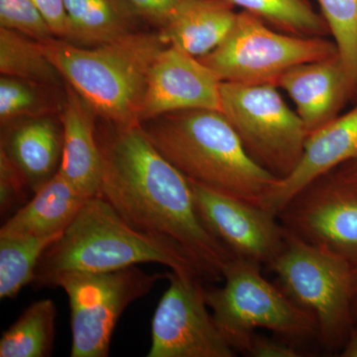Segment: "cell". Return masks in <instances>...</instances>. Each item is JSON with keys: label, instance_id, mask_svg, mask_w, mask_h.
Segmentation results:
<instances>
[{"label": "cell", "instance_id": "19", "mask_svg": "<svg viewBox=\"0 0 357 357\" xmlns=\"http://www.w3.org/2000/svg\"><path fill=\"white\" fill-rule=\"evenodd\" d=\"M86 199L58 172L2 225L0 237L62 236Z\"/></svg>", "mask_w": 357, "mask_h": 357}, {"label": "cell", "instance_id": "22", "mask_svg": "<svg viewBox=\"0 0 357 357\" xmlns=\"http://www.w3.org/2000/svg\"><path fill=\"white\" fill-rule=\"evenodd\" d=\"M67 100L66 86L37 83L18 77H0V124L24 117L60 115Z\"/></svg>", "mask_w": 357, "mask_h": 357}, {"label": "cell", "instance_id": "18", "mask_svg": "<svg viewBox=\"0 0 357 357\" xmlns=\"http://www.w3.org/2000/svg\"><path fill=\"white\" fill-rule=\"evenodd\" d=\"M234 8L230 0H189L158 31L168 46L202 58L231 31L238 14Z\"/></svg>", "mask_w": 357, "mask_h": 357}, {"label": "cell", "instance_id": "6", "mask_svg": "<svg viewBox=\"0 0 357 357\" xmlns=\"http://www.w3.org/2000/svg\"><path fill=\"white\" fill-rule=\"evenodd\" d=\"M222 287H204V299L223 337L234 351L245 352L256 330L286 340L318 337L311 314L262 276L259 265L234 258L223 272Z\"/></svg>", "mask_w": 357, "mask_h": 357}, {"label": "cell", "instance_id": "23", "mask_svg": "<svg viewBox=\"0 0 357 357\" xmlns=\"http://www.w3.org/2000/svg\"><path fill=\"white\" fill-rule=\"evenodd\" d=\"M0 74L52 86H66L62 73L47 58L38 42L0 27Z\"/></svg>", "mask_w": 357, "mask_h": 357}, {"label": "cell", "instance_id": "17", "mask_svg": "<svg viewBox=\"0 0 357 357\" xmlns=\"http://www.w3.org/2000/svg\"><path fill=\"white\" fill-rule=\"evenodd\" d=\"M66 100L60 119L64 131L59 173L86 198L98 196L102 182V157L96 140L98 116L66 82Z\"/></svg>", "mask_w": 357, "mask_h": 357}, {"label": "cell", "instance_id": "30", "mask_svg": "<svg viewBox=\"0 0 357 357\" xmlns=\"http://www.w3.org/2000/svg\"><path fill=\"white\" fill-rule=\"evenodd\" d=\"M50 26L54 36L67 39L69 34V17L64 0H33Z\"/></svg>", "mask_w": 357, "mask_h": 357}, {"label": "cell", "instance_id": "26", "mask_svg": "<svg viewBox=\"0 0 357 357\" xmlns=\"http://www.w3.org/2000/svg\"><path fill=\"white\" fill-rule=\"evenodd\" d=\"M357 95V0H317Z\"/></svg>", "mask_w": 357, "mask_h": 357}, {"label": "cell", "instance_id": "21", "mask_svg": "<svg viewBox=\"0 0 357 357\" xmlns=\"http://www.w3.org/2000/svg\"><path fill=\"white\" fill-rule=\"evenodd\" d=\"M57 314L51 299L33 303L2 335L0 357L50 356Z\"/></svg>", "mask_w": 357, "mask_h": 357}, {"label": "cell", "instance_id": "8", "mask_svg": "<svg viewBox=\"0 0 357 357\" xmlns=\"http://www.w3.org/2000/svg\"><path fill=\"white\" fill-rule=\"evenodd\" d=\"M272 84H220V112L251 158L278 178L299 163L307 133Z\"/></svg>", "mask_w": 357, "mask_h": 357}, {"label": "cell", "instance_id": "11", "mask_svg": "<svg viewBox=\"0 0 357 357\" xmlns=\"http://www.w3.org/2000/svg\"><path fill=\"white\" fill-rule=\"evenodd\" d=\"M277 218L290 234L357 266V190L333 172L298 192Z\"/></svg>", "mask_w": 357, "mask_h": 357}, {"label": "cell", "instance_id": "28", "mask_svg": "<svg viewBox=\"0 0 357 357\" xmlns=\"http://www.w3.org/2000/svg\"><path fill=\"white\" fill-rule=\"evenodd\" d=\"M26 190H29V187L22 174L0 152V211L2 215L23 202Z\"/></svg>", "mask_w": 357, "mask_h": 357}, {"label": "cell", "instance_id": "34", "mask_svg": "<svg viewBox=\"0 0 357 357\" xmlns=\"http://www.w3.org/2000/svg\"><path fill=\"white\" fill-rule=\"evenodd\" d=\"M354 319H356V324H357V266H356V292H354Z\"/></svg>", "mask_w": 357, "mask_h": 357}, {"label": "cell", "instance_id": "20", "mask_svg": "<svg viewBox=\"0 0 357 357\" xmlns=\"http://www.w3.org/2000/svg\"><path fill=\"white\" fill-rule=\"evenodd\" d=\"M64 3L69 17L66 41L77 47L93 48L150 28L126 0H64Z\"/></svg>", "mask_w": 357, "mask_h": 357}, {"label": "cell", "instance_id": "24", "mask_svg": "<svg viewBox=\"0 0 357 357\" xmlns=\"http://www.w3.org/2000/svg\"><path fill=\"white\" fill-rule=\"evenodd\" d=\"M236 6L278 31L302 37H325L330 33L321 13L310 0H230Z\"/></svg>", "mask_w": 357, "mask_h": 357}, {"label": "cell", "instance_id": "27", "mask_svg": "<svg viewBox=\"0 0 357 357\" xmlns=\"http://www.w3.org/2000/svg\"><path fill=\"white\" fill-rule=\"evenodd\" d=\"M0 27L20 32L37 42L55 37L33 0H0Z\"/></svg>", "mask_w": 357, "mask_h": 357}, {"label": "cell", "instance_id": "16", "mask_svg": "<svg viewBox=\"0 0 357 357\" xmlns=\"http://www.w3.org/2000/svg\"><path fill=\"white\" fill-rule=\"evenodd\" d=\"M64 131L60 115L24 117L1 126L2 152L34 194L59 172Z\"/></svg>", "mask_w": 357, "mask_h": 357}, {"label": "cell", "instance_id": "9", "mask_svg": "<svg viewBox=\"0 0 357 357\" xmlns=\"http://www.w3.org/2000/svg\"><path fill=\"white\" fill-rule=\"evenodd\" d=\"M168 273L136 266L107 272H68L51 287L67 294L70 309V357H107L115 326L129 305L147 295Z\"/></svg>", "mask_w": 357, "mask_h": 357}, {"label": "cell", "instance_id": "3", "mask_svg": "<svg viewBox=\"0 0 357 357\" xmlns=\"http://www.w3.org/2000/svg\"><path fill=\"white\" fill-rule=\"evenodd\" d=\"M142 263H158L183 276L201 278L178 245L131 227L107 201L96 196L86 199L62 236L46 249L32 284L51 287L68 272L114 271Z\"/></svg>", "mask_w": 357, "mask_h": 357}, {"label": "cell", "instance_id": "5", "mask_svg": "<svg viewBox=\"0 0 357 357\" xmlns=\"http://www.w3.org/2000/svg\"><path fill=\"white\" fill-rule=\"evenodd\" d=\"M270 267L283 292L316 321L321 344H345L356 321V265L286 230L285 246Z\"/></svg>", "mask_w": 357, "mask_h": 357}, {"label": "cell", "instance_id": "12", "mask_svg": "<svg viewBox=\"0 0 357 357\" xmlns=\"http://www.w3.org/2000/svg\"><path fill=\"white\" fill-rule=\"evenodd\" d=\"M202 220L236 259L271 265L285 246L286 230L276 215L241 199L190 182Z\"/></svg>", "mask_w": 357, "mask_h": 357}, {"label": "cell", "instance_id": "25", "mask_svg": "<svg viewBox=\"0 0 357 357\" xmlns=\"http://www.w3.org/2000/svg\"><path fill=\"white\" fill-rule=\"evenodd\" d=\"M60 236L0 237V299H13L33 283L42 255Z\"/></svg>", "mask_w": 357, "mask_h": 357}, {"label": "cell", "instance_id": "14", "mask_svg": "<svg viewBox=\"0 0 357 357\" xmlns=\"http://www.w3.org/2000/svg\"><path fill=\"white\" fill-rule=\"evenodd\" d=\"M357 160V105L307 135L299 163L287 177L278 178L264 210L278 217L298 192L338 167Z\"/></svg>", "mask_w": 357, "mask_h": 357}, {"label": "cell", "instance_id": "29", "mask_svg": "<svg viewBox=\"0 0 357 357\" xmlns=\"http://www.w3.org/2000/svg\"><path fill=\"white\" fill-rule=\"evenodd\" d=\"M152 29L159 30L189 0H126Z\"/></svg>", "mask_w": 357, "mask_h": 357}, {"label": "cell", "instance_id": "32", "mask_svg": "<svg viewBox=\"0 0 357 357\" xmlns=\"http://www.w3.org/2000/svg\"><path fill=\"white\" fill-rule=\"evenodd\" d=\"M333 173L347 185L357 190V160L338 167Z\"/></svg>", "mask_w": 357, "mask_h": 357}, {"label": "cell", "instance_id": "15", "mask_svg": "<svg viewBox=\"0 0 357 357\" xmlns=\"http://www.w3.org/2000/svg\"><path fill=\"white\" fill-rule=\"evenodd\" d=\"M277 88L292 98L309 134L337 119L345 102L356 96L338 54L294 66L282 75Z\"/></svg>", "mask_w": 357, "mask_h": 357}, {"label": "cell", "instance_id": "7", "mask_svg": "<svg viewBox=\"0 0 357 357\" xmlns=\"http://www.w3.org/2000/svg\"><path fill=\"white\" fill-rule=\"evenodd\" d=\"M337 54L335 42L278 31L243 10L237 14L236 24L222 43L198 59L220 82L277 86L282 75L294 66Z\"/></svg>", "mask_w": 357, "mask_h": 357}, {"label": "cell", "instance_id": "33", "mask_svg": "<svg viewBox=\"0 0 357 357\" xmlns=\"http://www.w3.org/2000/svg\"><path fill=\"white\" fill-rule=\"evenodd\" d=\"M342 356L357 357V324L352 328L351 335L344 344Z\"/></svg>", "mask_w": 357, "mask_h": 357}, {"label": "cell", "instance_id": "2", "mask_svg": "<svg viewBox=\"0 0 357 357\" xmlns=\"http://www.w3.org/2000/svg\"><path fill=\"white\" fill-rule=\"evenodd\" d=\"M141 126L160 154L188 181L264 208L278 178L251 158L222 112L178 110Z\"/></svg>", "mask_w": 357, "mask_h": 357}, {"label": "cell", "instance_id": "13", "mask_svg": "<svg viewBox=\"0 0 357 357\" xmlns=\"http://www.w3.org/2000/svg\"><path fill=\"white\" fill-rule=\"evenodd\" d=\"M220 84L215 73L198 58L168 46L150 70L140 122L178 110L220 112Z\"/></svg>", "mask_w": 357, "mask_h": 357}, {"label": "cell", "instance_id": "4", "mask_svg": "<svg viewBox=\"0 0 357 357\" xmlns=\"http://www.w3.org/2000/svg\"><path fill=\"white\" fill-rule=\"evenodd\" d=\"M38 43L98 119L119 126L141 123L150 70L168 47L158 30H141L93 48L57 37Z\"/></svg>", "mask_w": 357, "mask_h": 357}, {"label": "cell", "instance_id": "31", "mask_svg": "<svg viewBox=\"0 0 357 357\" xmlns=\"http://www.w3.org/2000/svg\"><path fill=\"white\" fill-rule=\"evenodd\" d=\"M245 352L255 357H299L302 356L293 345L261 337L255 333Z\"/></svg>", "mask_w": 357, "mask_h": 357}, {"label": "cell", "instance_id": "10", "mask_svg": "<svg viewBox=\"0 0 357 357\" xmlns=\"http://www.w3.org/2000/svg\"><path fill=\"white\" fill-rule=\"evenodd\" d=\"M168 280L152 319L147 357L236 356L208 311L202 279L172 271Z\"/></svg>", "mask_w": 357, "mask_h": 357}, {"label": "cell", "instance_id": "1", "mask_svg": "<svg viewBox=\"0 0 357 357\" xmlns=\"http://www.w3.org/2000/svg\"><path fill=\"white\" fill-rule=\"evenodd\" d=\"M102 157L98 196L131 227L175 243L189 256L202 280H222L234 256L206 229L191 185L148 139L140 124L98 119Z\"/></svg>", "mask_w": 357, "mask_h": 357}]
</instances>
